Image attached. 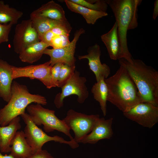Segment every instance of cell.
<instances>
[{
  "instance_id": "obj_1",
  "label": "cell",
  "mask_w": 158,
  "mask_h": 158,
  "mask_svg": "<svg viewBox=\"0 0 158 158\" xmlns=\"http://www.w3.org/2000/svg\"><path fill=\"white\" fill-rule=\"evenodd\" d=\"M108 89L107 101L123 113L144 102L133 80L122 66L112 76L104 79Z\"/></svg>"
},
{
  "instance_id": "obj_2",
  "label": "cell",
  "mask_w": 158,
  "mask_h": 158,
  "mask_svg": "<svg viewBox=\"0 0 158 158\" xmlns=\"http://www.w3.org/2000/svg\"><path fill=\"white\" fill-rule=\"evenodd\" d=\"M104 1L111 9L117 24L120 59H123L132 63L133 58L128 46L127 32L138 26V7L142 0Z\"/></svg>"
},
{
  "instance_id": "obj_3",
  "label": "cell",
  "mask_w": 158,
  "mask_h": 158,
  "mask_svg": "<svg viewBox=\"0 0 158 158\" xmlns=\"http://www.w3.org/2000/svg\"><path fill=\"white\" fill-rule=\"evenodd\" d=\"M118 60L134 82L144 102L158 106V71L140 59L133 58L132 63L123 59Z\"/></svg>"
},
{
  "instance_id": "obj_4",
  "label": "cell",
  "mask_w": 158,
  "mask_h": 158,
  "mask_svg": "<svg viewBox=\"0 0 158 158\" xmlns=\"http://www.w3.org/2000/svg\"><path fill=\"white\" fill-rule=\"evenodd\" d=\"M11 93L7 104L0 109V126L8 125L14 118L25 113L26 107L32 103L43 105L47 104L45 97L30 93L26 86L16 81L12 83Z\"/></svg>"
},
{
  "instance_id": "obj_5",
  "label": "cell",
  "mask_w": 158,
  "mask_h": 158,
  "mask_svg": "<svg viewBox=\"0 0 158 158\" xmlns=\"http://www.w3.org/2000/svg\"><path fill=\"white\" fill-rule=\"evenodd\" d=\"M26 109L33 122L37 126L42 125L46 132L49 133L56 130L64 133L70 140L73 139L70 129L63 120L56 116L54 110L44 108L37 104L29 105Z\"/></svg>"
},
{
  "instance_id": "obj_6",
  "label": "cell",
  "mask_w": 158,
  "mask_h": 158,
  "mask_svg": "<svg viewBox=\"0 0 158 158\" xmlns=\"http://www.w3.org/2000/svg\"><path fill=\"white\" fill-rule=\"evenodd\" d=\"M20 116L26 124L24 131L25 138L34 153L42 150L44 144L50 141L68 145L72 149L79 147L78 143L73 139L67 141L57 135L51 136L47 135L33 122L28 113H25Z\"/></svg>"
},
{
  "instance_id": "obj_7",
  "label": "cell",
  "mask_w": 158,
  "mask_h": 158,
  "mask_svg": "<svg viewBox=\"0 0 158 158\" xmlns=\"http://www.w3.org/2000/svg\"><path fill=\"white\" fill-rule=\"evenodd\" d=\"M86 78L80 76L79 72L75 70L71 77L61 88V91L56 95L54 103L56 107L59 109L63 105V100L72 95L78 96L77 101L83 103L89 96V92L85 83Z\"/></svg>"
},
{
  "instance_id": "obj_8",
  "label": "cell",
  "mask_w": 158,
  "mask_h": 158,
  "mask_svg": "<svg viewBox=\"0 0 158 158\" xmlns=\"http://www.w3.org/2000/svg\"><path fill=\"white\" fill-rule=\"evenodd\" d=\"M98 114L88 115L69 109L62 120L70 130L74 132L73 139L77 143L92 131Z\"/></svg>"
},
{
  "instance_id": "obj_9",
  "label": "cell",
  "mask_w": 158,
  "mask_h": 158,
  "mask_svg": "<svg viewBox=\"0 0 158 158\" xmlns=\"http://www.w3.org/2000/svg\"><path fill=\"white\" fill-rule=\"evenodd\" d=\"M49 61L37 65L23 67H12V75L13 80L22 77H28L31 79H37L41 82L47 88L56 87L52 78L51 69Z\"/></svg>"
},
{
  "instance_id": "obj_10",
  "label": "cell",
  "mask_w": 158,
  "mask_h": 158,
  "mask_svg": "<svg viewBox=\"0 0 158 158\" xmlns=\"http://www.w3.org/2000/svg\"><path fill=\"white\" fill-rule=\"evenodd\" d=\"M123 114L127 118L142 126L151 128L158 122V106L142 102L123 113Z\"/></svg>"
},
{
  "instance_id": "obj_11",
  "label": "cell",
  "mask_w": 158,
  "mask_h": 158,
  "mask_svg": "<svg viewBox=\"0 0 158 158\" xmlns=\"http://www.w3.org/2000/svg\"><path fill=\"white\" fill-rule=\"evenodd\" d=\"M85 32L83 28H80L75 32L73 40L65 47L59 48L46 49L44 54L50 57V66H53L57 63H62L70 66H75L76 59L74 57L76 43L80 35Z\"/></svg>"
},
{
  "instance_id": "obj_12",
  "label": "cell",
  "mask_w": 158,
  "mask_h": 158,
  "mask_svg": "<svg viewBox=\"0 0 158 158\" xmlns=\"http://www.w3.org/2000/svg\"><path fill=\"white\" fill-rule=\"evenodd\" d=\"M40 41L30 19L24 20L16 26L13 40L14 51L19 54L26 47Z\"/></svg>"
},
{
  "instance_id": "obj_13",
  "label": "cell",
  "mask_w": 158,
  "mask_h": 158,
  "mask_svg": "<svg viewBox=\"0 0 158 158\" xmlns=\"http://www.w3.org/2000/svg\"><path fill=\"white\" fill-rule=\"evenodd\" d=\"M87 52L86 55L78 56V59L88 60L90 68L95 74L97 82L101 78H108L110 73V69L108 65L101 62V51L99 46L95 44L88 48Z\"/></svg>"
},
{
  "instance_id": "obj_14",
  "label": "cell",
  "mask_w": 158,
  "mask_h": 158,
  "mask_svg": "<svg viewBox=\"0 0 158 158\" xmlns=\"http://www.w3.org/2000/svg\"><path fill=\"white\" fill-rule=\"evenodd\" d=\"M112 117L105 119L99 118L95 121L91 131L80 141L84 144H95L103 139H110L113 136V132Z\"/></svg>"
},
{
  "instance_id": "obj_15",
  "label": "cell",
  "mask_w": 158,
  "mask_h": 158,
  "mask_svg": "<svg viewBox=\"0 0 158 158\" xmlns=\"http://www.w3.org/2000/svg\"><path fill=\"white\" fill-rule=\"evenodd\" d=\"M20 120V117L18 116L13 119L8 125L0 126V151L1 152H10L11 142L21 128Z\"/></svg>"
},
{
  "instance_id": "obj_16",
  "label": "cell",
  "mask_w": 158,
  "mask_h": 158,
  "mask_svg": "<svg viewBox=\"0 0 158 158\" xmlns=\"http://www.w3.org/2000/svg\"><path fill=\"white\" fill-rule=\"evenodd\" d=\"M30 15L44 17L61 21H67L62 6L53 1L43 4L33 11Z\"/></svg>"
},
{
  "instance_id": "obj_17",
  "label": "cell",
  "mask_w": 158,
  "mask_h": 158,
  "mask_svg": "<svg viewBox=\"0 0 158 158\" xmlns=\"http://www.w3.org/2000/svg\"><path fill=\"white\" fill-rule=\"evenodd\" d=\"M13 66L0 59V97L8 102L11 97Z\"/></svg>"
},
{
  "instance_id": "obj_18",
  "label": "cell",
  "mask_w": 158,
  "mask_h": 158,
  "mask_svg": "<svg viewBox=\"0 0 158 158\" xmlns=\"http://www.w3.org/2000/svg\"><path fill=\"white\" fill-rule=\"evenodd\" d=\"M105 45L110 58L112 60L120 59V48L118 39V25L115 21L110 30L101 36Z\"/></svg>"
},
{
  "instance_id": "obj_19",
  "label": "cell",
  "mask_w": 158,
  "mask_h": 158,
  "mask_svg": "<svg viewBox=\"0 0 158 158\" xmlns=\"http://www.w3.org/2000/svg\"><path fill=\"white\" fill-rule=\"evenodd\" d=\"M11 146L10 154L14 158H28L34 154L23 131L17 132Z\"/></svg>"
},
{
  "instance_id": "obj_20",
  "label": "cell",
  "mask_w": 158,
  "mask_h": 158,
  "mask_svg": "<svg viewBox=\"0 0 158 158\" xmlns=\"http://www.w3.org/2000/svg\"><path fill=\"white\" fill-rule=\"evenodd\" d=\"M49 45L42 41L32 44L23 49L19 53V58L24 62L32 63L39 60L45 50Z\"/></svg>"
},
{
  "instance_id": "obj_21",
  "label": "cell",
  "mask_w": 158,
  "mask_h": 158,
  "mask_svg": "<svg viewBox=\"0 0 158 158\" xmlns=\"http://www.w3.org/2000/svg\"><path fill=\"white\" fill-rule=\"evenodd\" d=\"M64 1L69 10L81 15L89 24L93 25L99 19L108 15L106 12L92 10L73 3L70 0H65Z\"/></svg>"
},
{
  "instance_id": "obj_22",
  "label": "cell",
  "mask_w": 158,
  "mask_h": 158,
  "mask_svg": "<svg viewBox=\"0 0 158 158\" xmlns=\"http://www.w3.org/2000/svg\"><path fill=\"white\" fill-rule=\"evenodd\" d=\"M30 19L38 33L39 39L44 34L55 27L70 25L68 21H61L40 16L30 15Z\"/></svg>"
},
{
  "instance_id": "obj_23",
  "label": "cell",
  "mask_w": 158,
  "mask_h": 158,
  "mask_svg": "<svg viewBox=\"0 0 158 158\" xmlns=\"http://www.w3.org/2000/svg\"><path fill=\"white\" fill-rule=\"evenodd\" d=\"M94 99L100 105L104 116L106 115L108 89L104 78H101L93 85L91 90Z\"/></svg>"
},
{
  "instance_id": "obj_24",
  "label": "cell",
  "mask_w": 158,
  "mask_h": 158,
  "mask_svg": "<svg viewBox=\"0 0 158 158\" xmlns=\"http://www.w3.org/2000/svg\"><path fill=\"white\" fill-rule=\"evenodd\" d=\"M23 15L22 12L10 7L3 1L0 0V23L16 24Z\"/></svg>"
},
{
  "instance_id": "obj_25",
  "label": "cell",
  "mask_w": 158,
  "mask_h": 158,
  "mask_svg": "<svg viewBox=\"0 0 158 158\" xmlns=\"http://www.w3.org/2000/svg\"><path fill=\"white\" fill-rule=\"evenodd\" d=\"M76 4L98 11L106 12L108 4L104 0H70Z\"/></svg>"
},
{
  "instance_id": "obj_26",
  "label": "cell",
  "mask_w": 158,
  "mask_h": 158,
  "mask_svg": "<svg viewBox=\"0 0 158 158\" xmlns=\"http://www.w3.org/2000/svg\"><path fill=\"white\" fill-rule=\"evenodd\" d=\"M75 66L63 63L58 81L57 87H61L71 77L75 71Z\"/></svg>"
},
{
  "instance_id": "obj_27",
  "label": "cell",
  "mask_w": 158,
  "mask_h": 158,
  "mask_svg": "<svg viewBox=\"0 0 158 158\" xmlns=\"http://www.w3.org/2000/svg\"><path fill=\"white\" fill-rule=\"evenodd\" d=\"M69 35H55L50 44L53 48H62L68 45L70 43Z\"/></svg>"
},
{
  "instance_id": "obj_28",
  "label": "cell",
  "mask_w": 158,
  "mask_h": 158,
  "mask_svg": "<svg viewBox=\"0 0 158 158\" xmlns=\"http://www.w3.org/2000/svg\"><path fill=\"white\" fill-rule=\"evenodd\" d=\"M13 25L10 23L7 24L0 23V44L8 41L9 34Z\"/></svg>"
},
{
  "instance_id": "obj_29",
  "label": "cell",
  "mask_w": 158,
  "mask_h": 158,
  "mask_svg": "<svg viewBox=\"0 0 158 158\" xmlns=\"http://www.w3.org/2000/svg\"><path fill=\"white\" fill-rule=\"evenodd\" d=\"M63 63H56L52 67L51 69L52 80L56 87H57L58 81Z\"/></svg>"
},
{
  "instance_id": "obj_30",
  "label": "cell",
  "mask_w": 158,
  "mask_h": 158,
  "mask_svg": "<svg viewBox=\"0 0 158 158\" xmlns=\"http://www.w3.org/2000/svg\"><path fill=\"white\" fill-rule=\"evenodd\" d=\"M28 158H54L47 150H42L34 153Z\"/></svg>"
},
{
  "instance_id": "obj_31",
  "label": "cell",
  "mask_w": 158,
  "mask_h": 158,
  "mask_svg": "<svg viewBox=\"0 0 158 158\" xmlns=\"http://www.w3.org/2000/svg\"><path fill=\"white\" fill-rule=\"evenodd\" d=\"M55 35L50 30L44 34L40 38V41L49 44H50Z\"/></svg>"
},
{
  "instance_id": "obj_32",
  "label": "cell",
  "mask_w": 158,
  "mask_h": 158,
  "mask_svg": "<svg viewBox=\"0 0 158 158\" xmlns=\"http://www.w3.org/2000/svg\"><path fill=\"white\" fill-rule=\"evenodd\" d=\"M158 15V0H156L154 2V8L152 17L155 20L157 18Z\"/></svg>"
},
{
  "instance_id": "obj_33",
  "label": "cell",
  "mask_w": 158,
  "mask_h": 158,
  "mask_svg": "<svg viewBox=\"0 0 158 158\" xmlns=\"http://www.w3.org/2000/svg\"><path fill=\"white\" fill-rule=\"evenodd\" d=\"M0 158H14L10 154L8 155L5 154L3 155L0 152Z\"/></svg>"
},
{
  "instance_id": "obj_34",
  "label": "cell",
  "mask_w": 158,
  "mask_h": 158,
  "mask_svg": "<svg viewBox=\"0 0 158 158\" xmlns=\"http://www.w3.org/2000/svg\"><path fill=\"white\" fill-rule=\"evenodd\" d=\"M0 142H1V138H0Z\"/></svg>"
}]
</instances>
